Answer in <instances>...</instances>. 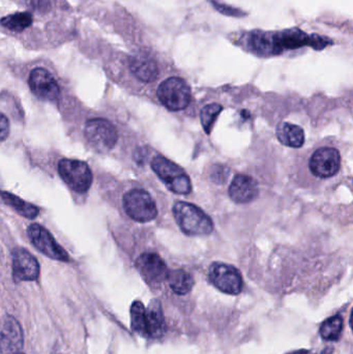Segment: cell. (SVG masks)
<instances>
[{
	"label": "cell",
	"instance_id": "1",
	"mask_svg": "<svg viewBox=\"0 0 353 354\" xmlns=\"http://www.w3.org/2000/svg\"><path fill=\"white\" fill-rule=\"evenodd\" d=\"M267 44L269 55H278L286 50L298 49L305 46H310L315 50H323L331 45L332 41L323 35H309L300 28H289L278 32L267 31Z\"/></svg>",
	"mask_w": 353,
	"mask_h": 354
},
{
	"label": "cell",
	"instance_id": "2",
	"mask_svg": "<svg viewBox=\"0 0 353 354\" xmlns=\"http://www.w3.org/2000/svg\"><path fill=\"white\" fill-rule=\"evenodd\" d=\"M173 216L178 226L186 234L209 235L213 232V221L194 204L176 202L173 205Z\"/></svg>",
	"mask_w": 353,
	"mask_h": 354
},
{
	"label": "cell",
	"instance_id": "3",
	"mask_svg": "<svg viewBox=\"0 0 353 354\" xmlns=\"http://www.w3.org/2000/svg\"><path fill=\"white\" fill-rule=\"evenodd\" d=\"M153 172L165 183L166 187L175 194L188 195L192 191L190 177L182 168L166 158L158 156L151 162Z\"/></svg>",
	"mask_w": 353,
	"mask_h": 354
},
{
	"label": "cell",
	"instance_id": "4",
	"mask_svg": "<svg viewBox=\"0 0 353 354\" xmlns=\"http://www.w3.org/2000/svg\"><path fill=\"white\" fill-rule=\"evenodd\" d=\"M126 214L140 223L151 222L158 216L157 204L149 192L142 189H131L124 196Z\"/></svg>",
	"mask_w": 353,
	"mask_h": 354
},
{
	"label": "cell",
	"instance_id": "5",
	"mask_svg": "<svg viewBox=\"0 0 353 354\" xmlns=\"http://www.w3.org/2000/svg\"><path fill=\"white\" fill-rule=\"evenodd\" d=\"M158 97L167 109L180 111L190 104L191 88L184 79L171 77L160 84Z\"/></svg>",
	"mask_w": 353,
	"mask_h": 354
},
{
	"label": "cell",
	"instance_id": "6",
	"mask_svg": "<svg viewBox=\"0 0 353 354\" xmlns=\"http://www.w3.org/2000/svg\"><path fill=\"white\" fill-rule=\"evenodd\" d=\"M85 137L89 145L99 153L111 151L117 142V131L104 118H93L85 124Z\"/></svg>",
	"mask_w": 353,
	"mask_h": 354
},
{
	"label": "cell",
	"instance_id": "7",
	"mask_svg": "<svg viewBox=\"0 0 353 354\" xmlns=\"http://www.w3.org/2000/svg\"><path fill=\"white\" fill-rule=\"evenodd\" d=\"M58 174L70 189L78 193L88 191L93 183V174L88 165L78 160H61L58 163Z\"/></svg>",
	"mask_w": 353,
	"mask_h": 354
},
{
	"label": "cell",
	"instance_id": "8",
	"mask_svg": "<svg viewBox=\"0 0 353 354\" xmlns=\"http://www.w3.org/2000/svg\"><path fill=\"white\" fill-rule=\"evenodd\" d=\"M209 276L213 286L226 295H238L242 291V274L234 266L216 262L209 268Z\"/></svg>",
	"mask_w": 353,
	"mask_h": 354
},
{
	"label": "cell",
	"instance_id": "9",
	"mask_svg": "<svg viewBox=\"0 0 353 354\" xmlns=\"http://www.w3.org/2000/svg\"><path fill=\"white\" fill-rule=\"evenodd\" d=\"M27 232L31 243L44 255L58 261L66 262L70 260V256L66 253V250L60 247L52 236L51 233L41 225H30Z\"/></svg>",
	"mask_w": 353,
	"mask_h": 354
},
{
	"label": "cell",
	"instance_id": "10",
	"mask_svg": "<svg viewBox=\"0 0 353 354\" xmlns=\"http://www.w3.org/2000/svg\"><path fill=\"white\" fill-rule=\"evenodd\" d=\"M309 166L315 176L321 178L334 176L339 171L341 166L340 153L333 147H323L315 151Z\"/></svg>",
	"mask_w": 353,
	"mask_h": 354
},
{
	"label": "cell",
	"instance_id": "11",
	"mask_svg": "<svg viewBox=\"0 0 353 354\" xmlns=\"http://www.w3.org/2000/svg\"><path fill=\"white\" fill-rule=\"evenodd\" d=\"M28 83L33 95L43 101L53 102L59 97V85L45 68H35L30 73Z\"/></svg>",
	"mask_w": 353,
	"mask_h": 354
},
{
	"label": "cell",
	"instance_id": "12",
	"mask_svg": "<svg viewBox=\"0 0 353 354\" xmlns=\"http://www.w3.org/2000/svg\"><path fill=\"white\" fill-rule=\"evenodd\" d=\"M22 328L12 316L2 318L0 324V353L2 354H18L22 351Z\"/></svg>",
	"mask_w": 353,
	"mask_h": 354
},
{
	"label": "cell",
	"instance_id": "13",
	"mask_svg": "<svg viewBox=\"0 0 353 354\" xmlns=\"http://www.w3.org/2000/svg\"><path fill=\"white\" fill-rule=\"evenodd\" d=\"M137 270L149 284L158 285L167 279L168 268L158 254L144 253L137 259Z\"/></svg>",
	"mask_w": 353,
	"mask_h": 354
},
{
	"label": "cell",
	"instance_id": "14",
	"mask_svg": "<svg viewBox=\"0 0 353 354\" xmlns=\"http://www.w3.org/2000/svg\"><path fill=\"white\" fill-rule=\"evenodd\" d=\"M12 274L18 282L37 280L39 274V262L27 250L18 248L12 254Z\"/></svg>",
	"mask_w": 353,
	"mask_h": 354
},
{
	"label": "cell",
	"instance_id": "15",
	"mask_svg": "<svg viewBox=\"0 0 353 354\" xmlns=\"http://www.w3.org/2000/svg\"><path fill=\"white\" fill-rule=\"evenodd\" d=\"M228 193L236 203H249L258 196V183L252 176L238 174L232 180Z\"/></svg>",
	"mask_w": 353,
	"mask_h": 354
},
{
	"label": "cell",
	"instance_id": "16",
	"mask_svg": "<svg viewBox=\"0 0 353 354\" xmlns=\"http://www.w3.org/2000/svg\"><path fill=\"white\" fill-rule=\"evenodd\" d=\"M131 72L139 80L151 83L158 78L159 68L153 57L145 53H138L130 60Z\"/></svg>",
	"mask_w": 353,
	"mask_h": 354
},
{
	"label": "cell",
	"instance_id": "17",
	"mask_svg": "<svg viewBox=\"0 0 353 354\" xmlns=\"http://www.w3.org/2000/svg\"><path fill=\"white\" fill-rule=\"evenodd\" d=\"M146 312V330L147 337L153 339H159L165 334V318L163 315L161 303L158 299H153L149 303Z\"/></svg>",
	"mask_w": 353,
	"mask_h": 354
},
{
	"label": "cell",
	"instance_id": "18",
	"mask_svg": "<svg viewBox=\"0 0 353 354\" xmlns=\"http://www.w3.org/2000/svg\"><path fill=\"white\" fill-rule=\"evenodd\" d=\"M277 136L282 145L294 149L302 147L305 142L304 130L290 122H282L278 126Z\"/></svg>",
	"mask_w": 353,
	"mask_h": 354
},
{
	"label": "cell",
	"instance_id": "19",
	"mask_svg": "<svg viewBox=\"0 0 353 354\" xmlns=\"http://www.w3.org/2000/svg\"><path fill=\"white\" fill-rule=\"evenodd\" d=\"M167 279L172 290L178 295H188L194 287V279L184 270H172Z\"/></svg>",
	"mask_w": 353,
	"mask_h": 354
},
{
	"label": "cell",
	"instance_id": "20",
	"mask_svg": "<svg viewBox=\"0 0 353 354\" xmlns=\"http://www.w3.org/2000/svg\"><path fill=\"white\" fill-rule=\"evenodd\" d=\"M0 197L8 206L16 210L20 216L27 218H35L39 216V208L28 202L24 201L21 198L17 197L14 194L8 192L0 191Z\"/></svg>",
	"mask_w": 353,
	"mask_h": 354
},
{
	"label": "cell",
	"instance_id": "21",
	"mask_svg": "<svg viewBox=\"0 0 353 354\" xmlns=\"http://www.w3.org/2000/svg\"><path fill=\"white\" fill-rule=\"evenodd\" d=\"M33 18L30 12H21L8 15L0 20V24L10 30L21 32L32 24Z\"/></svg>",
	"mask_w": 353,
	"mask_h": 354
},
{
	"label": "cell",
	"instance_id": "22",
	"mask_svg": "<svg viewBox=\"0 0 353 354\" xmlns=\"http://www.w3.org/2000/svg\"><path fill=\"white\" fill-rule=\"evenodd\" d=\"M131 326L136 334L147 337L146 312L141 301H134L131 306Z\"/></svg>",
	"mask_w": 353,
	"mask_h": 354
},
{
	"label": "cell",
	"instance_id": "23",
	"mask_svg": "<svg viewBox=\"0 0 353 354\" xmlns=\"http://www.w3.org/2000/svg\"><path fill=\"white\" fill-rule=\"evenodd\" d=\"M343 318L341 316L335 315L333 317H330L321 324V330H319L321 338L327 341L339 340L342 330H343Z\"/></svg>",
	"mask_w": 353,
	"mask_h": 354
},
{
	"label": "cell",
	"instance_id": "24",
	"mask_svg": "<svg viewBox=\"0 0 353 354\" xmlns=\"http://www.w3.org/2000/svg\"><path fill=\"white\" fill-rule=\"evenodd\" d=\"M222 110H223V107L219 104H209L201 110V124H202L203 130L207 135L211 134L213 124Z\"/></svg>",
	"mask_w": 353,
	"mask_h": 354
},
{
	"label": "cell",
	"instance_id": "25",
	"mask_svg": "<svg viewBox=\"0 0 353 354\" xmlns=\"http://www.w3.org/2000/svg\"><path fill=\"white\" fill-rule=\"evenodd\" d=\"M211 3L213 4V8L218 12L225 15V16L238 17V18L246 16V12L244 10L234 8V6H228V4L222 3V2L217 1V0H211Z\"/></svg>",
	"mask_w": 353,
	"mask_h": 354
},
{
	"label": "cell",
	"instance_id": "26",
	"mask_svg": "<svg viewBox=\"0 0 353 354\" xmlns=\"http://www.w3.org/2000/svg\"><path fill=\"white\" fill-rule=\"evenodd\" d=\"M228 174H229L228 168L219 165L213 168V174H211V178H213L216 183H224L226 178H227Z\"/></svg>",
	"mask_w": 353,
	"mask_h": 354
},
{
	"label": "cell",
	"instance_id": "27",
	"mask_svg": "<svg viewBox=\"0 0 353 354\" xmlns=\"http://www.w3.org/2000/svg\"><path fill=\"white\" fill-rule=\"evenodd\" d=\"M10 134V122L8 118L0 112V141H4Z\"/></svg>",
	"mask_w": 353,
	"mask_h": 354
},
{
	"label": "cell",
	"instance_id": "28",
	"mask_svg": "<svg viewBox=\"0 0 353 354\" xmlns=\"http://www.w3.org/2000/svg\"><path fill=\"white\" fill-rule=\"evenodd\" d=\"M27 4L33 10H39V12H45L49 10V0H25Z\"/></svg>",
	"mask_w": 353,
	"mask_h": 354
},
{
	"label": "cell",
	"instance_id": "29",
	"mask_svg": "<svg viewBox=\"0 0 353 354\" xmlns=\"http://www.w3.org/2000/svg\"><path fill=\"white\" fill-rule=\"evenodd\" d=\"M289 354H313V353H311V351H304V349H302V351H294V353H292ZM321 354H333V349H331V348L325 349V351H323V353H321Z\"/></svg>",
	"mask_w": 353,
	"mask_h": 354
},
{
	"label": "cell",
	"instance_id": "30",
	"mask_svg": "<svg viewBox=\"0 0 353 354\" xmlns=\"http://www.w3.org/2000/svg\"><path fill=\"white\" fill-rule=\"evenodd\" d=\"M18 354H20V353H18Z\"/></svg>",
	"mask_w": 353,
	"mask_h": 354
}]
</instances>
